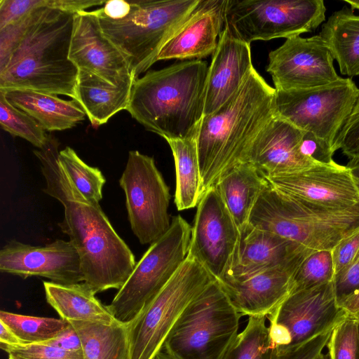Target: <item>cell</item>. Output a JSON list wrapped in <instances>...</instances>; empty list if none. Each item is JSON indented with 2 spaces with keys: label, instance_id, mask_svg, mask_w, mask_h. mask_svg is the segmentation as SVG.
Wrapping results in <instances>:
<instances>
[{
  "label": "cell",
  "instance_id": "obj_1",
  "mask_svg": "<svg viewBox=\"0 0 359 359\" xmlns=\"http://www.w3.org/2000/svg\"><path fill=\"white\" fill-rule=\"evenodd\" d=\"M59 144L48 135L46 145L34 150L46 183L43 191L64 208V219L58 226L79 254L83 282L95 294L118 290L133 272L135 257L100 204L86 198L61 166Z\"/></svg>",
  "mask_w": 359,
  "mask_h": 359
},
{
  "label": "cell",
  "instance_id": "obj_2",
  "mask_svg": "<svg viewBox=\"0 0 359 359\" xmlns=\"http://www.w3.org/2000/svg\"><path fill=\"white\" fill-rule=\"evenodd\" d=\"M275 91L254 67L231 99L203 116L195 136L203 195L245 162L253 140L273 115Z\"/></svg>",
  "mask_w": 359,
  "mask_h": 359
},
{
  "label": "cell",
  "instance_id": "obj_3",
  "mask_svg": "<svg viewBox=\"0 0 359 359\" xmlns=\"http://www.w3.org/2000/svg\"><path fill=\"white\" fill-rule=\"evenodd\" d=\"M74 15L46 7L34 11L0 70V92L32 90L75 100L79 69L69 58Z\"/></svg>",
  "mask_w": 359,
  "mask_h": 359
},
{
  "label": "cell",
  "instance_id": "obj_4",
  "mask_svg": "<svg viewBox=\"0 0 359 359\" xmlns=\"http://www.w3.org/2000/svg\"><path fill=\"white\" fill-rule=\"evenodd\" d=\"M208 63L192 60L135 80L127 111L166 141L195 137L204 116Z\"/></svg>",
  "mask_w": 359,
  "mask_h": 359
},
{
  "label": "cell",
  "instance_id": "obj_5",
  "mask_svg": "<svg viewBox=\"0 0 359 359\" xmlns=\"http://www.w3.org/2000/svg\"><path fill=\"white\" fill-rule=\"evenodd\" d=\"M249 223L311 250H332L359 230V205L334 210L305 203L269 186L259 197Z\"/></svg>",
  "mask_w": 359,
  "mask_h": 359
},
{
  "label": "cell",
  "instance_id": "obj_6",
  "mask_svg": "<svg viewBox=\"0 0 359 359\" xmlns=\"http://www.w3.org/2000/svg\"><path fill=\"white\" fill-rule=\"evenodd\" d=\"M241 317L214 280L181 313L162 350L175 359H224L239 334Z\"/></svg>",
  "mask_w": 359,
  "mask_h": 359
},
{
  "label": "cell",
  "instance_id": "obj_7",
  "mask_svg": "<svg viewBox=\"0 0 359 359\" xmlns=\"http://www.w3.org/2000/svg\"><path fill=\"white\" fill-rule=\"evenodd\" d=\"M198 0L130 1L129 14L111 20L92 11L104 35L122 52L135 79L157 62L169 38Z\"/></svg>",
  "mask_w": 359,
  "mask_h": 359
},
{
  "label": "cell",
  "instance_id": "obj_8",
  "mask_svg": "<svg viewBox=\"0 0 359 359\" xmlns=\"http://www.w3.org/2000/svg\"><path fill=\"white\" fill-rule=\"evenodd\" d=\"M191 235L182 217L172 218L169 229L151 244L107 305L117 321H133L168 283L188 255Z\"/></svg>",
  "mask_w": 359,
  "mask_h": 359
},
{
  "label": "cell",
  "instance_id": "obj_9",
  "mask_svg": "<svg viewBox=\"0 0 359 359\" xmlns=\"http://www.w3.org/2000/svg\"><path fill=\"white\" fill-rule=\"evenodd\" d=\"M216 280L187 255L174 276L128 325L129 359H152L185 308Z\"/></svg>",
  "mask_w": 359,
  "mask_h": 359
},
{
  "label": "cell",
  "instance_id": "obj_10",
  "mask_svg": "<svg viewBox=\"0 0 359 359\" xmlns=\"http://www.w3.org/2000/svg\"><path fill=\"white\" fill-rule=\"evenodd\" d=\"M325 12L323 0H227L225 27L250 44L313 31Z\"/></svg>",
  "mask_w": 359,
  "mask_h": 359
},
{
  "label": "cell",
  "instance_id": "obj_11",
  "mask_svg": "<svg viewBox=\"0 0 359 359\" xmlns=\"http://www.w3.org/2000/svg\"><path fill=\"white\" fill-rule=\"evenodd\" d=\"M276 90V89H275ZM359 88L349 78L299 90H276L273 114L324 140L335 152L337 137L350 116Z\"/></svg>",
  "mask_w": 359,
  "mask_h": 359
},
{
  "label": "cell",
  "instance_id": "obj_12",
  "mask_svg": "<svg viewBox=\"0 0 359 359\" xmlns=\"http://www.w3.org/2000/svg\"><path fill=\"white\" fill-rule=\"evenodd\" d=\"M131 229L142 245L151 244L170 228L169 187L153 157L130 151L119 179Z\"/></svg>",
  "mask_w": 359,
  "mask_h": 359
},
{
  "label": "cell",
  "instance_id": "obj_13",
  "mask_svg": "<svg viewBox=\"0 0 359 359\" xmlns=\"http://www.w3.org/2000/svg\"><path fill=\"white\" fill-rule=\"evenodd\" d=\"M347 316L337 302L332 281L291 293L266 318L271 340L285 350L333 330Z\"/></svg>",
  "mask_w": 359,
  "mask_h": 359
},
{
  "label": "cell",
  "instance_id": "obj_14",
  "mask_svg": "<svg viewBox=\"0 0 359 359\" xmlns=\"http://www.w3.org/2000/svg\"><path fill=\"white\" fill-rule=\"evenodd\" d=\"M240 238V230L219 190L212 187L197 205L188 255L222 282L233 266Z\"/></svg>",
  "mask_w": 359,
  "mask_h": 359
},
{
  "label": "cell",
  "instance_id": "obj_15",
  "mask_svg": "<svg viewBox=\"0 0 359 359\" xmlns=\"http://www.w3.org/2000/svg\"><path fill=\"white\" fill-rule=\"evenodd\" d=\"M334 58L319 34L286 39L269 54L266 71L276 90H299L318 88L339 81Z\"/></svg>",
  "mask_w": 359,
  "mask_h": 359
},
{
  "label": "cell",
  "instance_id": "obj_16",
  "mask_svg": "<svg viewBox=\"0 0 359 359\" xmlns=\"http://www.w3.org/2000/svg\"><path fill=\"white\" fill-rule=\"evenodd\" d=\"M265 177L279 192L314 206L341 210L359 205V193L349 168L334 161L299 172Z\"/></svg>",
  "mask_w": 359,
  "mask_h": 359
},
{
  "label": "cell",
  "instance_id": "obj_17",
  "mask_svg": "<svg viewBox=\"0 0 359 359\" xmlns=\"http://www.w3.org/2000/svg\"><path fill=\"white\" fill-rule=\"evenodd\" d=\"M0 271L22 278L41 276L59 284L83 282L79 254L70 241L32 246L15 240L0 250Z\"/></svg>",
  "mask_w": 359,
  "mask_h": 359
},
{
  "label": "cell",
  "instance_id": "obj_18",
  "mask_svg": "<svg viewBox=\"0 0 359 359\" xmlns=\"http://www.w3.org/2000/svg\"><path fill=\"white\" fill-rule=\"evenodd\" d=\"M69 58L79 70L93 73L111 84L136 79L126 57L104 35L93 11L75 13Z\"/></svg>",
  "mask_w": 359,
  "mask_h": 359
},
{
  "label": "cell",
  "instance_id": "obj_19",
  "mask_svg": "<svg viewBox=\"0 0 359 359\" xmlns=\"http://www.w3.org/2000/svg\"><path fill=\"white\" fill-rule=\"evenodd\" d=\"M304 131L275 115L251 143L245 158L264 176L299 172L322 164L302 154Z\"/></svg>",
  "mask_w": 359,
  "mask_h": 359
},
{
  "label": "cell",
  "instance_id": "obj_20",
  "mask_svg": "<svg viewBox=\"0 0 359 359\" xmlns=\"http://www.w3.org/2000/svg\"><path fill=\"white\" fill-rule=\"evenodd\" d=\"M235 263L222 282L278 267L297 270L313 250L250 223L241 231ZM219 282V283H222Z\"/></svg>",
  "mask_w": 359,
  "mask_h": 359
},
{
  "label": "cell",
  "instance_id": "obj_21",
  "mask_svg": "<svg viewBox=\"0 0 359 359\" xmlns=\"http://www.w3.org/2000/svg\"><path fill=\"white\" fill-rule=\"evenodd\" d=\"M227 0H198L192 11L165 42L157 61L200 60L213 54L225 27Z\"/></svg>",
  "mask_w": 359,
  "mask_h": 359
},
{
  "label": "cell",
  "instance_id": "obj_22",
  "mask_svg": "<svg viewBox=\"0 0 359 359\" xmlns=\"http://www.w3.org/2000/svg\"><path fill=\"white\" fill-rule=\"evenodd\" d=\"M253 68L250 44L224 27L208 67L204 116L212 114L231 99Z\"/></svg>",
  "mask_w": 359,
  "mask_h": 359
},
{
  "label": "cell",
  "instance_id": "obj_23",
  "mask_svg": "<svg viewBox=\"0 0 359 359\" xmlns=\"http://www.w3.org/2000/svg\"><path fill=\"white\" fill-rule=\"evenodd\" d=\"M295 271L278 267L219 283L242 316L267 317L291 294Z\"/></svg>",
  "mask_w": 359,
  "mask_h": 359
},
{
  "label": "cell",
  "instance_id": "obj_24",
  "mask_svg": "<svg viewBox=\"0 0 359 359\" xmlns=\"http://www.w3.org/2000/svg\"><path fill=\"white\" fill-rule=\"evenodd\" d=\"M266 316H250L224 359H316L326 347L333 330L299 346L281 350L271 340Z\"/></svg>",
  "mask_w": 359,
  "mask_h": 359
},
{
  "label": "cell",
  "instance_id": "obj_25",
  "mask_svg": "<svg viewBox=\"0 0 359 359\" xmlns=\"http://www.w3.org/2000/svg\"><path fill=\"white\" fill-rule=\"evenodd\" d=\"M14 107L34 118L45 130L60 131L74 127L86 116L74 100H65L55 95L32 90L0 92Z\"/></svg>",
  "mask_w": 359,
  "mask_h": 359
},
{
  "label": "cell",
  "instance_id": "obj_26",
  "mask_svg": "<svg viewBox=\"0 0 359 359\" xmlns=\"http://www.w3.org/2000/svg\"><path fill=\"white\" fill-rule=\"evenodd\" d=\"M134 81L116 86L93 73L79 70L75 100L91 125L97 128L116 113L127 109Z\"/></svg>",
  "mask_w": 359,
  "mask_h": 359
},
{
  "label": "cell",
  "instance_id": "obj_27",
  "mask_svg": "<svg viewBox=\"0 0 359 359\" xmlns=\"http://www.w3.org/2000/svg\"><path fill=\"white\" fill-rule=\"evenodd\" d=\"M269 186L265 176L249 162L233 167L215 185L240 231L249 224L255 203Z\"/></svg>",
  "mask_w": 359,
  "mask_h": 359
},
{
  "label": "cell",
  "instance_id": "obj_28",
  "mask_svg": "<svg viewBox=\"0 0 359 359\" xmlns=\"http://www.w3.org/2000/svg\"><path fill=\"white\" fill-rule=\"evenodd\" d=\"M47 302L67 322L88 321L111 324L117 320L107 306L95 297L86 283L59 284L43 281Z\"/></svg>",
  "mask_w": 359,
  "mask_h": 359
},
{
  "label": "cell",
  "instance_id": "obj_29",
  "mask_svg": "<svg viewBox=\"0 0 359 359\" xmlns=\"http://www.w3.org/2000/svg\"><path fill=\"white\" fill-rule=\"evenodd\" d=\"M319 35L337 60L341 74L359 75V15L344 6L323 23Z\"/></svg>",
  "mask_w": 359,
  "mask_h": 359
},
{
  "label": "cell",
  "instance_id": "obj_30",
  "mask_svg": "<svg viewBox=\"0 0 359 359\" xmlns=\"http://www.w3.org/2000/svg\"><path fill=\"white\" fill-rule=\"evenodd\" d=\"M78 333L83 359H129L128 325L116 321L69 322Z\"/></svg>",
  "mask_w": 359,
  "mask_h": 359
},
{
  "label": "cell",
  "instance_id": "obj_31",
  "mask_svg": "<svg viewBox=\"0 0 359 359\" xmlns=\"http://www.w3.org/2000/svg\"><path fill=\"white\" fill-rule=\"evenodd\" d=\"M167 142L175 166V204L178 210L197 207L203 196V190L196 137Z\"/></svg>",
  "mask_w": 359,
  "mask_h": 359
},
{
  "label": "cell",
  "instance_id": "obj_32",
  "mask_svg": "<svg viewBox=\"0 0 359 359\" xmlns=\"http://www.w3.org/2000/svg\"><path fill=\"white\" fill-rule=\"evenodd\" d=\"M0 320L13 332L22 344L44 343L69 325L62 318L30 316L5 311L0 312Z\"/></svg>",
  "mask_w": 359,
  "mask_h": 359
},
{
  "label": "cell",
  "instance_id": "obj_33",
  "mask_svg": "<svg viewBox=\"0 0 359 359\" xmlns=\"http://www.w3.org/2000/svg\"><path fill=\"white\" fill-rule=\"evenodd\" d=\"M58 161L81 194L88 201L99 203L106 182L101 170L86 164L69 147L59 151Z\"/></svg>",
  "mask_w": 359,
  "mask_h": 359
},
{
  "label": "cell",
  "instance_id": "obj_34",
  "mask_svg": "<svg viewBox=\"0 0 359 359\" xmlns=\"http://www.w3.org/2000/svg\"><path fill=\"white\" fill-rule=\"evenodd\" d=\"M0 125L4 130L26 140L38 149L46 145L48 138L46 130L34 118L12 105L1 93Z\"/></svg>",
  "mask_w": 359,
  "mask_h": 359
},
{
  "label": "cell",
  "instance_id": "obj_35",
  "mask_svg": "<svg viewBox=\"0 0 359 359\" xmlns=\"http://www.w3.org/2000/svg\"><path fill=\"white\" fill-rule=\"evenodd\" d=\"M334 269L331 250L311 252L300 264L292 277V292L312 288L334 280Z\"/></svg>",
  "mask_w": 359,
  "mask_h": 359
},
{
  "label": "cell",
  "instance_id": "obj_36",
  "mask_svg": "<svg viewBox=\"0 0 359 359\" xmlns=\"http://www.w3.org/2000/svg\"><path fill=\"white\" fill-rule=\"evenodd\" d=\"M326 348L329 359H359V321L347 316L333 329Z\"/></svg>",
  "mask_w": 359,
  "mask_h": 359
},
{
  "label": "cell",
  "instance_id": "obj_37",
  "mask_svg": "<svg viewBox=\"0 0 359 359\" xmlns=\"http://www.w3.org/2000/svg\"><path fill=\"white\" fill-rule=\"evenodd\" d=\"M8 359H83L82 351H67L44 343L20 344L1 348Z\"/></svg>",
  "mask_w": 359,
  "mask_h": 359
},
{
  "label": "cell",
  "instance_id": "obj_38",
  "mask_svg": "<svg viewBox=\"0 0 359 359\" xmlns=\"http://www.w3.org/2000/svg\"><path fill=\"white\" fill-rule=\"evenodd\" d=\"M338 149L349 158L359 157V94L335 141L334 150Z\"/></svg>",
  "mask_w": 359,
  "mask_h": 359
},
{
  "label": "cell",
  "instance_id": "obj_39",
  "mask_svg": "<svg viewBox=\"0 0 359 359\" xmlns=\"http://www.w3.org/2000/svg\"><path fill=\"white\" fill-rule=\"evenodd\" d=\"M44 7L48 0H0V29Z\"/></svg>",
  "mask_w": 359,
  "mask_h": 359
},
{
  "label": "cell",
  "instance_id": "obj_40",
  "mask_svg": "<svg viewBox=\"0 0 359 359\" xmlns=\"http://www.w3.org/2000/svg\"><path fill=\"white\" fill-rule=\"evenodd\" d=\"M35 11L0 29V70L6 65L15 46L30 24Z\"/></svg>",
  "mask_w": 359,
  "mask_h": 359
},
{
  "label": "cell",
  "instance_id": "obj_41",
  "mask_svg": "<svg viewBox=\"0 0 359 359\" xmlns=\"http://www.w3.org/2000/svg\"><path fill=\"white\" fill-rule=\"evenodd\" d=\"M334 276L348 267L359 254V230L339 242L331 250Z\"/></svg>",
  "mask_w": 359,
  "mask_h": 359
},
{
  "label": "cell",
  "instance_id": "obj_42",
  "mask_svg": "<svg viewBox=\"0 0 359 359\" xmlns=\"http://www.w3.org/2000/svg\"><path fill=\"white\" fill-rule=\"evenodd\" d=\"M337 300L341 303L359 290V254L353 263L334 278Z\"/></svg>",
  "mask_w": 359,
  "mask_h": 359
},
{
  "label": "cell",
  "instance_id": "obj_43",
  "mask_svg": "<svg viewBox=\"0 0 359 359\" xmlns=\"http://www.w3.org/2000/svg\"><path fill=\"white\" fill-rule=\"evenodd\" d=\"M299 148L302 154L319 163H329L334 161V152L331 147L310 132L304 131Z\"/></svg>",
  "mask_w": 359,
  "mask_h": 359
},
{
  "label": "cell",
  "instance_id": "obj_44",
  "mask_svg": "<svg viewBox=\"0 0 359 359\" xmlns=\"http://www.w3.org/2000/svg\"><path fill=\"white\" fill-rule=\"evenodd\" d=\"M44 344L57 347L67 351H82L80 337L70 323L54 338L44 342Z\"/></svg>",
  "mask_w": 359,
  "mask_h": 359
},
{
  "label": "cell",
  "instance_id": "obj_45",
  "mask_svg": "<svg viewBox=\"0 0 359 359\" xmlns=\"http://www.w3.org/2000/svg\"><path fill=\"white\" fill-rule=\"evenodd\" d=\"M131 9L130 1L124 0H109L99 9L95 10L96 13L111 20H121L126 17Z\"/></svg>",
  "mask_w": 359,
  "mask_h": 359
},
{
  "label": "cell",
  "instance_id": "obj_46",
  "mask_svg": "<svg viewBox=\"0 0 359 359\" xmlns=\"http://www.w3.org/2000/svg\"><path fill=\"white\" fill-rule=\"evenodd\" d=\"M348 316L359 321V290L345 299L340 304Z\"/></svg>",
  "mask_w": 359,
  "mask_h": 359
},
{
  "label": "cell",
  "instance_id": "obj_47",
  "mask_svg": "<svg viewBox=\"0 0 359 359\" xmlns=\"http://www.w3.org/2000/svg\"><path fill=\"white\" fill-rule=\"evenodd\" d=\"M0 348L22 344L13 332L0 320Z\"/></svg>",
  "mask_w": 359,
  "mask_h": 359
},
{
  "label": "cell",
  "instance_id": "obj_48",
  "mask_svg": "<svg viewBox=\"0 0 359 359\" xmlns=\"http://www.w3.org/2000/svg\"><path fill=\"white\" fill-rule=\"evenodd\" d=\"M346 166L349 168L359 193V157L350 158Z\"/></svg>",
  "mask_w": 359,
  "mask_h": 359
},
{
  "label": "cell",
  "instance_id": "obj_49",
  "mask_svg": "<svg viewBox=\"0 0 359 359\" xmlns=\"http://www.w3.org/2000/svg\"><path fill=\"white\" fill-rule=\"evenodd\" d=\"M152 359H175L163 350L158 351Z\"/></svg>",
  "mask_w": 359,
  "mask_h": 359
},
{
  "label": "cell",
  "instance_id": "obj_50",
  "mask_svg": "<svg viewBox=\"0 0 359 359\" xmlns=\"http://www.w3.org/2000/svg\"><path fill=\"white\" fill-rule=\"evenodd\" d=\"M344 1L350 5L352 11L355 9L359 10V0H344Z\"/></svg>",
  "mask_w": 359,
  "mask_h": 359
},
{
  "label": "cell",
  "instance_id": "obj_51",
  "mask_svg": "<svg viewBox=\"0 0 359 359\" xmlns=\"http://www.w3.org/2000/svg\"><path fill=\"white\" fill-rule=\"evenodd\" d=\"M316 359H329V357L327 353H324L323 352Z\"/></svg>",
  "mask_w": 359,
  "mask_h": 359
}]
</instances>
